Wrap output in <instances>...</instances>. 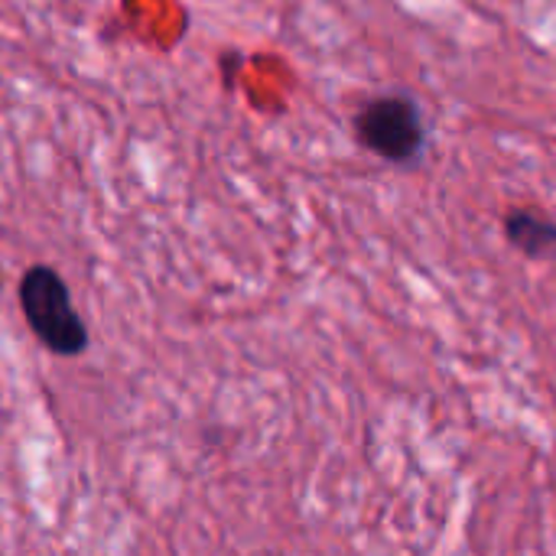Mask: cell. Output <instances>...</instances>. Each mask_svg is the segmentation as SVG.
<instances>
[{
    "label": "cell",
    "instance_id": "7a4b0ae2",
    "mask_svg": "<svg viewBox=\"0 0 556 556\" xmlns=\"http://www.w3.org/2000/svg\"><path fill=\"white\" fill-rule=\"evenodd\" d=\"M355 140L391 166H414L427 150L420 104L410 94H378L355 114Z\"/></svg>",
    "mask_w": 556,
    "mask_h": 556
},
{
    "label": "cell",
    "instance_id": "3957f363",
    "mask_svg": "<svg viewBox=\"0 0 556 556\" xmlns=\"http://www.w3.org/2000/svg\"><path fill=\"white\" fill-rule=\"evenodd\" d=\"M505 241L525 257H556V222L538 215L534 208H511L505 215Z\"/></svg>",
    "mask_w": 556,
    "mask_h": 556
},
{
    "label": "cell",
    "instance_id": "6da1fadb",
    "mask_svg": "<svg viewBox=\"0 0 556 556\" xmlns=\"http://www.w3.org/2000/svg\"><path fill=\"white\" fill-rule=\"evenodd\" d=\"M16 296H20V309H23L33 336L52 355L75 358L88 349V329L72 306V293H68L65 280L52 267L33 264L20 277Z\"/></svg>",
    "mask_w": 556,
    "mask_h": 556
}]
</instances>
